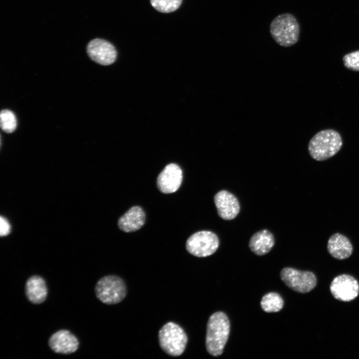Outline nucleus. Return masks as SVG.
I'll return each mask as SVG.
<instances>
[{
    "label": "nucleus",
    "mask_w": 359,
    "mask_h": 359,
    "mask_svg": "<svg viewBox=\"0 0 359 359\" xmlns=\"http://www.w3.org/2000/svg\"><path fill=\"white\" fill-rule=\"evenodd\" d=\"M0 235L5 236L7 235L10 230V226L6 220V219L3 217L1 216L0 219Z\"/></svg>",
    "instance_id": "obj_21"
},
{
    "label": "nucleus",
    "mask_w": 359,
    "mask_h": 359,
    "mask_svg": "<svg viewBox=\"0 0 359 359\" xmlns=\"http://www.w3.org/2000/svg\"><path fill=\"white\" fill-rule=\"evenodd\" d=\"M25 293L27 299L31 303H42L46 300L48 293L45 281L38 275L30 276L25 283Z\"/></svg>",
    "instance_id": "obj_13"
},
{
    "label": "nucleus",
    "mask_w": 359,
    "mask_h": 359,
    "mask_svg": "<svg viewBox=\"0 0 359 359\" xmlns=\"http://www.w3.org/2000/svg\"><path fill=\"white\" fill-rule=\"evenodd\" d=\"M159 344L168 355L178 357L184 351L188 339L182 328L174 322L164 325L159 332Z\"/></svg>",
    "instance_id": "obj_4"
},
{
    "label": "nucleus",
    "mask_w": 359,
    "mask_h": 359,
    "mask_svg": "<svg viewBox=\"0 0 359 359\" xmlns=\"http://www.w3.org/2000/svg\"><path fill=\"white\" fill-rule=\"evenodd\" d=\"M229 332L230 323L225 313L217 312L210 316L207 324L205 346L210 355L217 357L222 354Z\"/></svg>",
    "instance_id": "obj_1"
},
{
    "label": "nucleus",
    "mask_w": 359,
    "mask_h": 359,
    "mask_svg": "<svg viewBox=\"0 0 359 359\" xmlns=\"http://www.w3.org/2000/svg\"><path fill=\"white\" fill-rule=\"evenodd\" d=\"M0 124L1 130L5 133H11L16 129L17 122L14 114L7 109L0 112Z\"/></svg>",
    "instance_id": "obj_18"
},
{
    "label": "nucleus",
    "mask_w": 359,
    "mask_h": 359,
    "mask_svg": "<svg viewBox=\"0 0 359 359\" xmlns=\"http://www.w3.org/2000/svg\"><path fill=\"white\" fill-rule=\"evenodd\" d=\"M260 305L262 310L266 312H277L283 308L284 301L279 294L270 292L263 296Z\"/></svg>",
    "instance_id": "obj_17"
},
{
    "label": "nucleus",
    "mask_w": 359,
    "mask_h": 359,
    "mask_svg": "<svg viewBox=\"0 0 359 359\" xmlns=\"http://www.w3.org/2000/svg\"><path fill=\"white\" fill-rule=\"evenodd\" d=\"M145 219V213L142 208L139 206H134L119 218L118 225L124 232H134L144 225Z\"/></svg>",
    "instance_id": "obj_14"
},
{
    "label": "nucleus",
    "mask_w": 359,
    "mask_h": 359,
    "mask_svg": "<svg viewBox=\"0 0 359 359\" xmlns=\"http://www.w3.org/2000/svg\"><path fill=\"white\" fill-rule=\"evenodd\" d=\"M219 241L213 232L202 230L192 234L186 242V249L190 254L205 257L213 254L218 249Z\"/></svg>",
    "instance_id": "obj_6"
},
{
    "label": "nucleus",
    "mask_w": 359,
    "mask_h": 359,
    "mask_svg": "<svg viewBox=\"0 0 359 359\" xmlns=\"http://www.w3.org/2000/svg\"><path fill=\"white\" fill-rule=\"evenodd\" d=\"M330 289L332 295L337 300L350 302L358 296L359 284L351 275L342 274L333 280Z\"/></svg>",
    "instance_id": "obj_8"
},
{
    "label": "nucleus",
    "mask_w": 359,
    "mask_h": 359,
    "mask_svg": "<svg viewBox=\"0 0 359 359\" xmlns=\"http://www.w3.org/2000/svg\"><path fill=\"white\" fill-rule=\"evenodd\" d=\"M95 291L97 298L107 305L120 303L127 295L125 282L116 275H107L100 279L96 284Z\"/></svg>",
    "instance_id": "obj_5"
},
{
    "label": "nucleus",
    "mask_w": 359,
    "mask_h": 359,
    "mask_svg": "<svg viewBox=\"0 0 359 359\" xmlns=\"http://www.w3.org/2000/svg\"><path fill=\"white\" fill-rule=\"evenodd\" d=\"M327 249L333 257L343 260L349 258L352 255L353 247L347 237L340 233H336L329 238Z\"/></svg>",
    "instance_id": "obj_15"
},
{
    "label": "nucleus",
    "mask_w": 359,
    "mask_h": 359,
    "mask_svg": "<svg viewBox=\"0 0 359 359\" xmlns=\"http://www.w3.org/2000/svg\"><path fill=\"white\" fill-rule=\"evenodd\" d=\"M214 202L219 216L224 220H232L239 212L240 205L237 198L227 190L218 191L214 196Z\"/></svg>",
    "instance_id": "obj_12"
},
{
    "label": "nucleus",
    "mask_w": 359,
    "mask_h": 359,
    "mask_svg": "<svg viewBox=\"0 0 359 359\" xmlns=\"http://www.w3.org/2000/svg\"><path fill=\"white\" fill-rule=\"evenodd\" d=\"M182 0H150L152 6L157 11L170 13L178 9Z\"/></svg>",
    "instance_id": "obj_19"
},
{
    "label": "nucleus",
    "mask_w": 359,
    "mask_h": 359,
    "mask_svg": "<svg viewBox=\"0 0 359 359\" xmlns=\"http://www.w3.org/2000/svg\"><path fill=\"white\" fill-rule=\"evenodd\" d=\"M342 144V137L338 132L326 129L317 133L310 140L308 151L313 159L323 161L335 155L341 149Z\"/></svg>",
    "instance_id": "obj_2"
},
{
    "label": "nucleus",
    "mask_w": 359,
    "mask_h": 359,
    "mask_svg": "<svg viewBox=\"0 0 359 359\" xmlns=\"http://www.w3.org/2000/svg\"><path fill=\"white\" fill-rule=\"evenodd\" d=\"M275 243L273 234L267 229L254 233L249 242V247L254 254L262 256L268 253Z\"/></svg>",
    "instance_id": "obj_16"
},
{
    "label": "nucleus",
    "mask_w": 359,
    "mask_h": 359,
    "mask_svg": "<svg viewBox=\"0 0 359 359\" xmlns=\"http://www.w3.org/2000/svg\"><path fill=\"white\" fill-rule=\"evenodd\" d=\"M344 66L348 69L359 71V50L353 51L344 56Z\"/></svg>",
    "instance_id": "obj_20"
},
{
    "label": "nucleus",
    "mask_w": 359,
    "mask_h": 359,
    "mask_svg": "<svg viewBox=\"0 0 359 359\" xmlns=\"http://www.w3.org/2000/svg\"><path fill=\"white\" fill-rule=\"evenodd\" d=\"M280 277L286 286L300 293L309 292L317 285L316 277L310 271L286 267L281 270Z\"/></svg>",
    "instance_id": "obj_7"
},
{
    "label": "nucleus",
    "mask_w": 359,
    "mask_h": 359,
    "mask_svg": "<svg viewBox=\"0 0 359 359\" xmlns=\"http://www.w3.org/2000/svg\"><path fill=\"white\" fill-rule=\"evenodd\" d=\"M182 180V172L176 164L166 166L159 175L157 185L159 190L165 194L176 192L180 186Z\"/></svg>",
    "instance_id": "obj_10"
},
{
    "label": "nucleus",
    "mask_w": 359,
    "mask_h": 359,
    "mask_svg": "<svg viewBox=\"0 0 359 359\" xmlns=\"http://www.w3.org/2000/svg\"><path fill=\"white\" fill-rule=\"evenodd\" d=\"M87 52L89 57L95 62L109 65L113 63L117 57V51L110 42L101 38L90 41L87 46Z\"/></svg>",
    "instance_id": "obj_9"
},
{
    "label": "nucleus",
    "mask_w": 359,
    "mask_h": 359,
    "mask_svg": "<svg viewBox=\"0 0 359 359\" xmlns=\"http://www.w3.org/2000/svg\"><path fill=\"white\" fill-rule=\"evenodd\" d=\"M270 33L274 41L285 47L296 44L299 38L300 25L294 15L284 13L277 15L270 24Z\"/></svg>",
    "instance_id": "obj_3"
},
{
    "label": "nucleus",
    "mask_w": 359,
    "mask_h": 359,
    "mask_svg": "<svg viewBox=\"0 0 359 359\" xmlns=\"http://www.w3.org/2000/svg\"><path fill=\"white\" fill-rule=\"evenodd\" d=\"M48 343L53 352L63 355L75 352L79 346L77 337L65 329L59 330L53 334L49 338Z\"/></svg>",
    "instance_id": "obj_11"
}]
</instances>
